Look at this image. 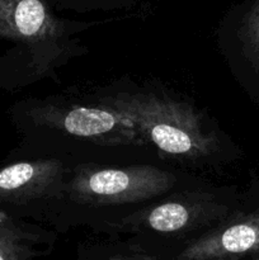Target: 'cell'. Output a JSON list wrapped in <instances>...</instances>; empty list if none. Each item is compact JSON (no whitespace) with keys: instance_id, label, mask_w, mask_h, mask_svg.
Listing matches in <instances>:
<instances>
[{"instance_id":"5","label":"cell","mask_w":259,"mask_h":260,"mask_svg":"<svg viewBox=\"0 0 259 260\" xmlns=\"http://www.w3.org/2000/svg\"><path fill=\"white\" fill-rule=\"evenodd\" d=\"M259 253V208L240 215L188 245L180 260L234 258Z\"/></svg>"},{"instance_id":"3","label":"cell","mask_w":259,"mask_h":260,"mask_svg":"<svg viewBox=\"0 0 259 260\" xmlns=\"http://www.w3.org/2000/svg\"><path fill=\"white\" fill-rule=\"evenodd\" d=\"M36 118L43 126L60 129L96 145L119 146L147 142L144 135L128 118L109 106L45 107L36 112Z\"/></svg>"},{"instance_id":"2","label":"cell","mask_w":259,"mask_h":260,"mask_svg":"<svg viewBox=\"0 0 259 260\" xmlns=\"http://www.w3.org/2000/svg\"><path fill=\"white\" fill-rule=\"evenodd\" d=\"M174 184L172 173L149 165L119 169L85 168L74 175L70 194L81 205H126L164 194Z\"/></svg>"},{"instance_id":"9","label":"cell","mask_w":259,"mask_h":260,"mask_svg":"<svg viewBox=\"0 0 259 260\" xmlns=\"http://www.w3.org/2000/svg\"><path fill=\"white\" fill-rule=\"evenodd\" d=\"M243 41L249 58L259 76V0L249 10L243 25Z\"/></svg>"},{"instance_id":"8","label":"cell","mask_w":259,"mask_h":260,"mask_svg":"<svg viewBox=\"0 0 259 260\" xmlns=\"http://www.w3.org/2000/svg\"><path fill=\"white\" fill-rule=\"evenodd\" d=\"M32 246L29 234L0 212V260H30L35 254Z\"/></svg>"},{"instance_id":"12","label":"cell","mask_w":259,"mask_h":260,"mask_svg":"<svg viewBox=\"0 0 259 260\" xmlns=\"http://www.w3.org/2000/svg\"><path fill=\"white\" fill-rule=\"evenodd\" d=\"M254 260H259V253L258 254H254Z\"/></svg>"},{"instance_id":"4","label":"cell","mask_w":259,"mask_h":260,"mask_svg":"<svg viewBox=\"0 0 259 260\" xmlns=\"http://www.w3.org/2000/svg\"><path fill=\"white\" fill-rule=\"evenodd\" d=\"M65 27L45 0H0V38L35 48H48L63 35Z\"/></svg>"},{"instance_id":"11","label":"cell","mask_w":259,"mask_h":260,"mask_svg":"<svg viewBox=\"0 0 259 260\" xmlns=\"http://www.w3.org/2000/svg\"><path fill=\"white\" fill-rule=\"evenodd\" d=\"M202 260H231V258H211V259H202Z\"/></svg>"},{"instance_id":"10","label":"cell","mask_w":259,"mask_h":260,"mask_svg":"<svg viewBox=\"0 0 259 260\" xmlns=\"http://www.w3.org/2000/svg\"><path fill=\"white\" fill-rule=\"evenodd\" d=\"M109 260H149L146 258H137V256H126V255H114Z\"/></svg>"},{"instance_id":"1","label":"cell","mask_w":259,"mask_h":260,"mask_svg":"<svg viewBox=\"0 0 259 260\" xmlns=\"http://www.w3.org/2000/svg\"><path fill=\"white\" fill-rule=\"evenodd\" d=\"M101 104L123 114L147 141L169 156L201 159L212 154L217 146L215 135L203 127L200 112L184 102L136 93L103 99Z\"/></svg>"},{"instance_id":"6","label":"cell","mask_w":259,"mask_h":260,"mask_svg":"<svg viewBox=\"0 0 259 260\" xmlns=\"http://www.w3.org/2000/svg\"><path fill=\"white\" fill-rule=\"evenodd\" d=\"M63 177L57 159L22 161L0 169V203H20L45 197Z\"/></svg>"},{"instance_id":"7","label":"cell","mask_w":259,"mask_h":260,"mask_svg":"<svg viewBox=\"0 0 259 260\" xmlns=\"http://www.w3.org/2000/svg\"><path fill=\"white\" fill-rule=\"evenodd\" d=\"M206 207L195 202H167L151 208L142 217V223L163 234L179 233L192 228L206 216Z\"/></svg>"}]
</instances>
